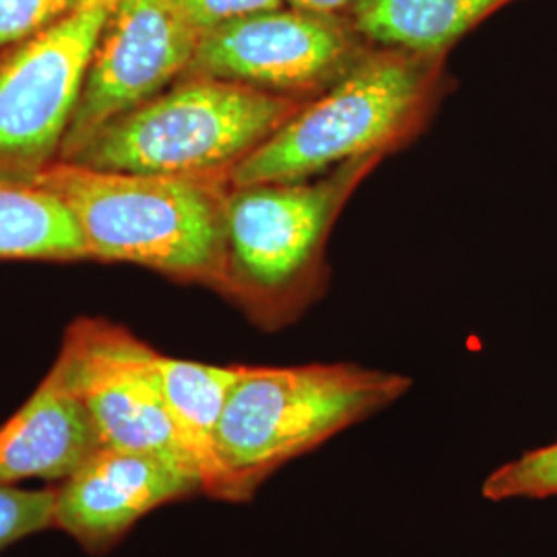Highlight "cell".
<instances>
[{
    "instance_id": "obj_13",
    "label": "cell",
    "mask_w": 557,
    "mask_h": 557,
    "mask_svg": "<svg viewBox=\"0 0 557 557\" xmlns=\"http://www.w3.org/2000/svg\"><path fill=\"white\" fill-rule=\"evenodd\" d=\"M510 0H358L354 27L386 48L434 57Z\"/></svg>"
},
{
    "instance_id": "obj_11",
    "label": "cell",
    "mask_w": 557,
    "mask_h": 557,
    "mask_svg": "<svg viewBox=\"0 0 557 557\" xmlns=\"http://www.w3.org/2000/svg\"><path fill=\"white\" fill-rule=\"evenodd\" d=\"M100 448L83 400L54 361L34 395L0 425V485L60 483Z\"/></svg>"
},
{
    "instance_id": "obj_4",
    "label": "cell",
    "mask_w": 557,
    "mask_h": 557,
    "mask_svg": "<svg viewBox=\"0 0 557 557\" xmlns=\"http://www.w3.org/2000/svg\"><path fill=\"white\" fill-rule=\"evenodd\" d=\"M418 57L397 50L361 60L239 160L230 170L232 188L296 182L374 151L409 119L425 89L428 69Z\"/></svg>"
},
{
    "instance_id": "obj_10",
    "label": "cell",
    "mask_w": 557,
    "mask_h": 557,
    "mask_svg": "<svg viewBox=\"0 0 557 557\" xmlns=\"http://www.w3.org/2000/svg\"><path fill=\"white\" fill-rule=\"evenodd\" d=\"M347 180L319 186L250 184L225 200L227 250L239 285L277 294L298 277L331 220Z\"/></svg>"
},
{
    "instance_id": "obj_19",
    "label": "cell",
    "mask_w": 557,
    "mask_h": 557,
    "mask_svg": "<svg viewBox=\"0 0 557 557\" xmlns=\"http://www.w3.org/2000/svg\"><path fill=\"white\" fill-rule=\"evenodd\" d=\"M296 9L304 11H314V13H326V15H335L345 7H354L358 0H285Z\"/></svg>"
},
{
    "instance_id": "obj_15",
    "label": "cell",
    "mask_w": 557,
    "mask_h": 557,
    "mask_svg": "<svg viewBox=\"0 0 557 557\" xmlns=\"http://www.w3.org/2000/svg\"><path fill=\"white\" fill-rule=\"evenodd\" d=\"M481 494L496 502L557 496V442L502 465L483 481Z\"/></svg>"
},
{
    "instance_id": "obj_1",
    "label": "cell",
    "mask_w": 557,
    "mask_h": 557,
    "mask_svg": "<svg viewBox=\"0 0 557 557\" xmlns=\"http://www.w3.org/2000/svg\"><path fill=\"white\" fill-rule=\"evenodd\" d=\"M36 180L73 211L87 257L178 277H227V195L207 176L126 174L54 161Z\"/></svg>"
},
{
    "instance_id": "obj_2",
    "label": "cell",
    "mask_w": 557,
    "mask_h": 557,
    "mask_svg": "<svg viewBox=\"0 0 557 557\" xmlns=\"http://www.w3.org/2000/svg\"><path fill=\"white\" fill-rule=\"evenodd\" d=\"M409 380L358 366L246 368L220 423V502L242 504L283 465L397 400Z\"/></svg>"
},
{
    "instance_id": "obj_14",
    "label": "cell",
    "mask_w": 557,
    "mask_h": 557,
    "mask_svg": "<svg viewBox=\"0 0 557 557\" xmlns=\"http://www.w3.org/2000/svg\"><path fill=\"white\" fill-rule=\"evenodd\" d=\"M0 259H87L73 211L36 178L0 176Z\"/></svg>"
},
{
    "instance_id": "obj_18",
    "label": "cell",
    "mask_w": 557,
    "mask_h": 557,
    "mask_svg": "<svg viewBox=\"0 0 557 557\" xmlns=\"http://www.w3.org/2000/svg\"><path fill=\"white\" fill-rule=\"evenodd\" d=\"M186 21L202 34L225 23L275 11L285 0H170Z\"/></svg>"
},
{
    "instance_id": "obj_17",
    "label": "cell",
    "mask_w": 557,
    "mask_h": 557,
    "mask_svg": "<svg viewBox=\"0 0 557 557\" xmlns=\"http://www.w3.org/2000/svg\"><path fill=\"white\" fill-rule=\"evenodd\" d=\"M89 0H0V50L73 15Z\"/></svg>"
},
{
    "instance_id": "obj_7",
    "label": "cell",
    "mask_w": 557,
    "mask_h": 557,
    "mask_svg": "<svg viewBox=\"0 0 557 557\" xmlns=\"http://www.w3.org/2000/svg\"><path fill=\"white\" fill-rule=\"evenodd\" d=\"M158 356L122 326L83 319L69 326L57 361L103 448L151 453L186 465L161 391Z\"/></svg>"
},
{
    "instance_id": "obj_16",
    "label": "cell",
    "mask_w": 557,
    "mask_h": 557,
    "mask_svg": "<svg viewBox=\"0 0 557 557\" xmlns=\"http://www.w3.org/2000/svg\"><path fill=\"white\" fill-rule=\"evenodd\" d=\"M57 487L23 490L0 485V552L54 527Z\"/></svg>"
},
{
    "instance_id": "obj_6",
    "label": "cell",
    "mask_w": 557,
    "mask_h": 557,
    "mask_svg": "<svg viewBox=\"0 0 557 557\" xmlns=\"http://www.w3.org/2000/svg\"><path fill=\"white\" fill-rule=\"evenodd\" d=\"M200 32L170 0H114L81 87L59 161H71L101 128L186 73Z\"/></svg>"
},
{
    "instance_id": "obj_12",
    "label": "cell",
    "mask_w": 557,
    "mask_h": 557,
    "mask_svg": "<svg viewBox=\"0 0 557 557\" xmlns=\"http://www.w3.org/2000/svg\"><path fill=\"white\" fill-rule=\"evenodd\" d=\"M158 372L182 458L199 478L200 494L220 499V423L239 366H209L160 354Z\"/></svg>"
},
{
    "instance_id": "obj_8",
    "label": "cell",
    "mask_w": 557,
    "mask_h": 557,
    "mask_svg": "<svg viewBox=\"0 0 557 557\" xmlns=\"http://www.w3.org/2000/svg\"><path fill=\"white\" fill-rule=\"evenodd\" d=\"M354 52V36L335 15L281 7L202 34L184 75L306 89L341 73Z\"/></svg>"
},
{
    "instance_id": "obj_9",
    "label": "cell",
    "mask_w": 557,
    "mask_h": 557,
    "mask_svg": "<svg viewBox=\"0 0 557 557\" xmlns=\"http://www.w3.org/2000/svg\"><path fill=\"white\" fill-rule=\"evenodd\" d=\"M200 494L197 475L180 460L103 448L57 487L54 527L94 556L116 547L140 518Z\"/></svg>"
},
{
    "instance_id": "obj_3",
    "label": "cell",
    "mask_w": 557,
    "mask_h": 557,
    "mask_svg": "<svg viewBox=\"0 0 557 557\" xmlns=\"http://www.w3.org/2000/svg\"><path fill=\"white\" fill-rule=\"evenodd\" d=\"M294 114L296 101L285 96L188 75L110 122L71 161L106 172L209 176L232 170Z\"/></svg>"
},
{
    "instance_id": "obj_5",
    "label": "cell",
    "mask_w": 557,
    "mask_h": 557,
    "mask_svg": "<svg viewBox=\"0 0 557 557\" xmlns=\"http://www.w3.org/2000/svg\"><path fill=\"white\" fill-rule=\"evenodd\" d=\"M114 0L79 11L0 57V176L36 178L59 161L81 87Z\"/></svg>"
}]
</instances>
